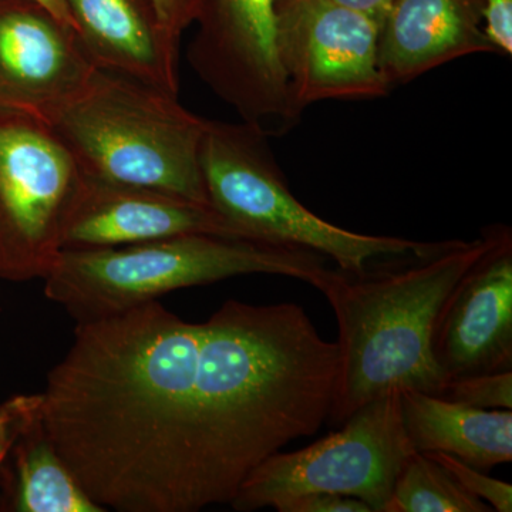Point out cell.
Returning <instances> with one entry per match:
<instances>
[{
  "mask_svg": "<svg viewBox=\"0 0 512 512\" xmlns=\"http://www.w3.org/2000/svg\"><path fill=\"white\" fill-rule=\"evenodd\" d=\"M439 242L402 268L353 275L338 269L322 289L338 320L339 375L329 419L342 424L393 390L440 396L446 376L433 353L437 320L461 279L498 237Z\"/></svg>",
  "mask_w": 512,
  "mask_h": 512,
  "instance_id": "cell-1",
  "label": "cell"
},
{
  "mask_svg": "<svg viewBox=\"0 0 512 512\" xmlns=\"http://www.w3.org/2000/svg\"><path fill=\"white\" fill-rule=\"evenodd\" d=\"M336 271L328 258L309 249L191 234L120 248L63 249L46 275L45 295L83 325L165 293L239 275L288 276L320 292Z\"/></svg>",
  "mask_w": 512,
  "mask_h": 512,
  "instance_id": "cell-2",
  "label": "cell"
},
{
  "mask_svg": "<svg viewBox=\"0 0 512 512\" xmlns=\"http://www.w3.org/2000/svg\"><path fill=\"white\" fill-rule=\"evenodd\" d=\"M46 121L86 177L211 205L201 170L207 120L178 96L97 69Z\"/></svg>",
  "mask_w": 512,
  "mask_h": 512,
  "instance_id": "cell-3",
  "label": "cell"
},
{
  "mask_svg": "<svg viewBox=\"0 0 512 512\" xmlns=\"http://www.w3.org/2000/svg\"><path fill=\"white\" fill-rule=\"evenodd\" d=\"M201 170L210 204L242 237L318 252L348 274H363L373 259L424 255L439 244L359 234L318 217L292 194L268 136L244 121L207 120Z\"/></svg>",
  "mask_w": 512,
  "mask_h": 512,
  "instance_id": "cell-4",
  "label": "cell"
},
{
  "mask_svg": "<svg viewBox=\"0 0 512 512\" xmlns=\"http://www.w3.org/2000/svg\"><path fill=\"white\" fill-rule=\"evenodd\" d=\"M343 427L298 451H278L249 474L231 507L274 508L309 493L348 495L384 512L397 474L414 448L403 426L400 390L360 407Z\"/></svg>",
  "mask_w": 512,
  "mask_h": 512,
  "instance_id": "cell-5",
  "label": "cell"
},
{
  "mask_svg": "<svg viewBox=\"0 0 512 512\" xmlns=\"http://www.w3.org/2000/svg\"><path fill=\"white\" fill-rule=\"evenodd\" d=\"M83 173L42 117L0 110V271L46 278Z\"/></svg>",
  "mask_w": 512,
  "mask_h": 512,
  "instance_id": "cell-6",
  "label": "cell"
},
{
  "mask_svg": "<svg viewBox=\"0 0 512 512\" xmlns=\"http://www.w3.org/2000/svg\"><path fill=\"white\" fill-rule=\"evenodd\" d=\"M188 62L242 121L279 136L299 119L276 47L275 0H200Z\"/></svg>",
  "mask_w": 512,
  "mask_h": 512,
  "instance_id": "cell-7",
  "label": "cell"
},
{
  "mask_svg": "<svg viewBox=\"0 0 512 512\" xmlns=\"http://www.w3.org/2000/svg\"><path fill=\"white\" fill-rule=\"evenodd\" d=\"M276 47L293 113L325 100H372L390 87L379 66L380 25L330 0H275Z\"/></svg>",
  "mask_w": 512,
  "mask_h": 512,
  "instance_id": "cell-8",
  "label": "cell"
},
{
  "mask_svg": "<svg viewBox=\"0 0 512 512\" xmlns=\"http://www.w3.org/2000/svg\"><path fill=\"white\" fill-rule=\"evenodd\" d=\"M97 67L72 26L35 0H0V110L47 119Z\"/></svg>",
  "mask_w": 512,
  "mask_h": 512,
  "instance_id": "cell-9",
  "label": "cell"
},
{
  "mask_svg": "<svg viewBox=\"0 0 512 512\" xmlns=\"http://www.w3.org/2000/svg\"><path fill=\"white\" fill-rule=\"evenodd\" d=\"M433 353L446 382L512 370V234L505 225L444 303Z\"/></svg>",
  "mask_w": 512,
  "mask_h": 512,
  "instance_id": "cell-10",
  "label": "cell"
},
{
  "mask_svg": "<svg viewBox=\"0 0 512 512\" xmlns=\"http://www.w3.org/2000/svg\"><path fill=\"white\" fill-rule=\"evenodd\" d=\"M191 234L245 239L212 205L83 175L62 251L120 248Z\"/></svg>",
  "mask_w": 512,
  "mask_h": 512,
  "instance_id": "cell-11",
  "label": "cell"
},
{
  "mask_svg": "<svg viewBox=\"0 0 512 512\" xmlns=\"http://www.w3.org/2000/svg\"><path fill=\"white\" fill-rule=\"evenodd\" d=\"M476 53H498L484 0H393L380 25L379 66L390 89Z\"/></svg>",
  "mask_w": 512,
  "mask_h": 512,
  "instance_id": "cell-12",
  "label": "cell"
},
{
  "mask_svg": "<svg viewBox=\"0 0 512 512\" xmlns=\"http://www.w3.org/2000/svg\"><path fill=\"white\" fill-rule=\"evenodd\" d=\"M84 52L94 66L180 92V40L158 20L148 0H64Z\"/></svg>",
  "mask_w": 512,
  "mask_h": 512,
  "instance_id": "cell-13",
  "label": "cell"
},
{
  "mask_svg": "<svg viewBox=\"0 0 512 512\" xmlns=\"http://www.w3.org/2000/svg\"><path fill=\"white\" fill-rule=\"evenodd\" d=\"M403 426L416 451L450 454L481 471L512 461V410H484L400 390Z\"/></svg>",
  "mask_w": 512,
  "mask_h": 512,
  "instance_id": "cell-14",
  "label": "cell"
},
{
  "mask_svg": "<svg viewBox=\"0 0 512 512\" xmlns=\"http://www.w3.org/2000/svg\"><path fill=\"white\" fill-rule=\"evenodd\" d=\"M19 440L15 507L20 512H104L84 493L47 433L42 396L20 397L8 410Z\"/></svg>",
  "mask_w": 512,
  "mask_h": 512,
  "instance_id": "cell-15",
  "label": "cell"
},
{
  "mask_svg": "<svg viewBox=\"0 0 512 512\" xmlns=\"http://www.w3.org/2000/svg\"><path fill=\"white\" fill-rule=\"evenodd\" d=\"M433 458L413 451L397 474L384 512H490Z\"/></svg>",
  "mask_w": 512,
  "mask_h": 512,
  "instance_id": "cell-16",
  "label": "cell"
},
{
  "mask_svg": "<svg viewBox=\"0 0 512 512\" xmlns=\"http://www.w3.org/2000/svg\"><path fill=\"white\" fill-rule=\"evenodd\" d=\"M484 410H512V370L447 380L440 396Z\"/></svg>",
  "mask_w": 512,
  "mask_h": 512,
  "instance_id": "cell-17",
  "label": "cell"
},
{
  "mask_svg": "<svg viewBox=\"0 0 512 512\" xmlns=\"http://www.w3.org/2000/svg\"><path fill=\"white\" fill-rule=\"evenodd\" d=\"M424 454L437 461L441 467L446 468L448 473L456 478L457 483L461 484V487L466 488L468 493L476 495L485 504L490 505L493 511H512L511 484L481 473L478 468H474L450 454L440 453V451H430V453Z\"/></svg>",
  "mask_w": 512,
  "mask_h": 512,
  "instance_id": "cell-18",
  "label": "cell"
},
{
  "mask_svg": "<svg viewBox=\"0 0 512 512\" xmlns=\"http://www.w3.org/2000/svg\"><path fill=\"white\" fill-rule=\"evenodd\" d=\"M278 512H373L372 508L348 495L333 493H309L286 498L274 507Z\"/></svg>",
  "mask_w": 512,
  "mask_h": 512,
  "instance_id": "cell-19",
  "label": "cell"
},
{
  "mask_svg": "<svg viewBox=\"0 0 512 512\" xmlns=\"http://www.w3.org/2000/svg\"><path fill=\"white\" fill-rule=\"evenodd\" d=\"M485 30L500 55L512 53V0H484Z\"/></svg>",
  "mask_w": 512,
  "mask_h": 512,
  "instance_id": "cell-20",
  "label": "cell"
},
{
  "mask_svg": "<svg viewBox=\"0 0 512 512\" xmlns=\"http://www.w3.org/2000/svg\"><path fill=\"white\" fill-rule=\"evenodd\" d=\"M163 28L174 39L181 40L197 16L200 0H148Z\"/></svg>",
  "mask_w": 512,
  "mask_h": 512,
  "instance_id": "cell-21",
  "label": "cell"
},
{
  "mask_svg": "<svg viewBox=\"0 0 512 512\" xmlns=\"http://www.w3.org/2000/svg\"><path fill=\"white\" fill-rule=\"evenodd\" d=\"M330 2L365 13L366 16L382 25L384 18L392 8L393 0H330Z\"/></svg>",
  "mask_w": 512,
  "mask_h": 512,
  "instance_id": "cell-22",
  "label": "cell"
},
{
  "mask_svg": "<svg viewBox=\"0 0 512 512\" xmlns=\"http://www.w3.org/2000/svg\"><path fill=\"white\" fill-rule=\"evenodd\" d=\"M35 2L45 6V8L49 9L53 15L57 16L60 20H63L64 23H67V25L72 26L74 29L72 15H70L69 8H67L64 0H35Z\"/></svg>",
  "mask_w": 512,
  "mask_h": 512,
  "instance_id": "cell-23",
  "label": "cell"
},
{
  "mask_svg": "<svg viewBox=\"0 0 512 512\" xmlns=\"http://www.w3.org/2000/svg\"><path fill=\"white\" fill-rule=\"evenodd\" d=\"M6 450H8V430H6L3 414H0V463H2L3 457H5Z\"/></svg>",
  "mask_w": 512,
  "mask_h": 512,
  "instance_id": "cell-24",
  "label": "cell"
}]
</instances>
